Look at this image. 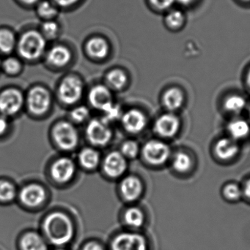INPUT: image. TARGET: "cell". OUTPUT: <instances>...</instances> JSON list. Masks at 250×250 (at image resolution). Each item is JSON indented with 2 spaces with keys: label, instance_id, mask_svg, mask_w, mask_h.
I'll return each mask as SVG.
<instances>
[{
  "label": "cell",
  "instance_id": "obj_1",
  "mask_svg": "<svg viewBox=\"0 0 250 250\" xmlns=\"http://www.w3.org/2000/svg\"><path fill=\"white\" fill-rule=\"evenodd\" d=\"M51 248H68L76 239L78 226L67 213L54 211L45 214L39 229Z\"/></svg>",
  "mask_w": 250,
  "mask_h": 250
},
{
  "label": "cell",
  "instance_id": "obj_2",
  "mask_svg": "<svg viewBox=\"0 0 250 250\" xmlns=\"http://www.w3.org/2000/svg\"><path fill=\"white\" fill-rule=\"evenodd\" d=\"M46 43V40L39 30L29 29L18 38L16 49L22 58L27 61H34L44 55Z\"/></svg>",
  "mask_w": 250,
  "mask_h": 250
},
{
  "label": "cell",
  "instance_id": "obj_3",
  "mask_svg": "<svg viewBox=\"0 0 250 250\" xmlns=\"http://www.w3.org/2000/svg\"><path fill=\"white\" fill-rule=\"evenodd\" d=\"M107 246L108 250H150L149 240L142 231L123 229L110 236Z\"/></svg>",
  "mask_w": 250,
  "mask_h": 250
},
{
  "label": "cell",
  "instance_id": "obj_4",
  "mask_svg": "<svg viewBox=\"0 0 250 250\" xmlns=\"http://www.w3.org/2000/svg\"><path fill=\"white\" fill-rule=\"evenodd\" d=\"M16 250H50L51 249L38 229L22 230L16 240Z\"/></svg>",
  "mask_w": 250,
  "mask_h": 250
},
{
  "label": "cell",
  "instance_id": "obj_5",
  "mask_svg": "<svg viewBox=\"0 0 250 250\" xmlns=\"http://www.w3.org/2000/svg\"><path fill=\"white\" fill-rule=\"evenodd\" d=\"M144 158L152 166H159L168 160L170 155V146L161 141L152 140L144 146Z\"/></svg>",
  "mask_w": 250,
  "mask_h": 250
},
{
  "label": "cell",
  "instance_id": "obj_6",
  "mask_svg": "<svg viewBox=\"0 0 250 250\" xmlns=\"http://www.w3.org/2000/svg\"><path fill=\"white\" fill-rule=\"evenodd\" d=\"M46 195L41 185L32 184L24 187L19 194V201L27 209L35 210L41 208L45 201Z\"/></svg>",
  "mask_w": 250,
  "mask_h": 250
},
{
  "label": "cell",
  "instance_id": "obj_7",
  "mask_svg": "<svg viewBox=\"0 0 250 250\" xmlns=\"http://www.w3.org/2000/svg\"><path fill=\"white\" fill-rule=\"evenodd\" d=\"M54 140L62 149L71 150L77 146L79 135L74 126L68 123H59L54 127Z\"/></svg>",
  "mask_w": 250,
  "mask_h": 250
},
{
  "label": "cell",
  "instance_id": "obj_8",
  "mask_svg": "<svg viewBox=\"0 0 250 250\" xmlns=\"http://www.w3.org/2000/svg\"><path fill=\"white\" fill-rule=\"evenodd\" d=\"M22 105L23 95L17 89H6L0 94V113L4 117L17 114Z\"/></svg>",
  "mask_w": 250,
  "mask_h": 250
},
{
  "label": "cell",
  "instance_id": "obj_9",
  "mask_svg": "<svg viewBox=\"0 0 250 250\" xmlns=\"http://www.w3.org/2000/svg\"><path fill=\"white\" fill-rule=\"evenodd\" d=\"M88 140L94 145L104 146L111 139L112 131L104 120H92L86 129Z\"/></svg>",
  "mask_w": 250,
  "mask_h": 250
},
{
  "label": "cell",
  "instance_id": "obj_10",
  "mask_svg": "<svg viewBox=\"0 0 250 250\" xmlns=\"http://www.w3.org/2000/svg\"><path fill=\"white\" fill-rule=\"evenodd\" d=\"M29 111L41 115L48 111L51 105V98L48 91L42 87H35L29 92L27 98Z\"/></svg>",
  "mask_w": 250,
  "mask_h": 250
},
{
  "label": "cell",
  "instance_id": "obj_11",
  "mask_svg": "<svg viewBox=\"0 0 250 250\" xmlns=\"http://www.w3.org/2000/svg\"><path fill=\"white\" fill-rule=\"evenodd\" d=\"M146 220L143 210L137 207L126 208L120 218L123 229L134 231H141L146 224Z\"/></svg>",
  "mask_w": 250,
  "mask_h": 250
},
{
  "label": "cell",
  "instance_id": "obj_12",
  "mask_svg": "<svg viewBox=\"0 0 250 250\" xmlns=\"http://www.w3.org/2000/svg\"><path fill=\"white\" fill-rule=\"evenodd\" d=\"M82 91L80 81L76 78L68 77L65 79L60 84L59 95L64 104H73L80 99Z\"/></svg>",
  "mask_w": 250,
  "mask_h": 250
},
{
  "label": "cell",
  "instance_id": "obj_13",
  "mask_svg": "<svg viewBox=\"0 0 250 250\" xmlns=\"http://www.w3.org/2000/svg\"><path fill=\"white\" fill-rule=\"evenodd\" d=\"M180 127L181 121L177 116L173 114H165L157 120L154 130L159 136L170 138L179 132Z\"/></svg>",
  "mask_w": 250,
  "mask_h": 250
},
{
  "label": "cell",
  "instance_id": "obj_14",
  "mask_svg": "<svg viewBox=\"0 0 250 250\" xmlns=\"http://www.w3.org/2000/svg\"><path fill=\"white\" fill-rule=\"evenodd\" d=\"M127 167L126 157L120 152L114 151L106 157L104 170L110 177H119L123 174Z\"/></svg>",
  "mask_w": 250,
  "mask_h": 250
},
{
  "label": "cell",
  "instance_id": "obj_15",
  "mask_svg": "<svg viewBox=\"0 0 250 250\" xmlns=\"http://www.w3.org/2000/svg\"><path fill=\"white\" fill-rule=\"evenodd\" d=\"M120 195L126 202L137 201L142 195L143 186L138 178L128 176L122 181L120 185Z\"/></svg>",
  "mask_w": 250,
  "mask_h": 250
},
{
  "label": "cell",
  "instance_id": "obj_16",
  "mask_svg": "<svg viewBox=\"0 0 250 250\" xmlns=\"http://www.w3.org/2000/svg\"><path fill=\"white\" fill-rule=\"evenodd\" d=\"M74 163L67 157L59 159L51 167V176L61 183L68 182L74 176Z\"/></svg>",
  "mask_w": 250,
  "mask_h": 250
},
{
  "label": "cell",
  "instance_id": "obj_17",
  "mask_svg": "<svg viewBox=\"0 0 250 250\" xmlns=\"http://www.w3.org/2000/svg\"><path fill=\"white\" fill-rule=\"evenodd\" d=\"M122 124L128 132L138 133L145 129L146 118L139 110H129L122 117Z\"/></svg>",
  "mask_w": 250,
  "mask_h": 250
},
{
  "label": "cell",
  "instance_id": "obj_18",
  "mask_svg": "<svg viewBox=\"0 0 250 250\" xmlns=\"http://www.w3.org/2000/svg\"><path fill=\"white\" fill-rule=\"evenodd\" d=\"M87 53L92 58L103 60L110 53V44L101 36H93L88 39L85 45Z\"/></svg>",
  "mask_w": 250,
  "mask_h": 250
},
{
  "label": "cell",
  "instance_id": "obj_19",
  "mask_svg": "<svg viewBox=\"0 0 250 250\" xmlns=\"http://www.w3.org/2000/svg\"><path fill=\"white\" fill-rule=\"evenodd\" d=\"M89 101L91 105L97 109H105L113 104L112 94L108 88L102 85L94 86L89 94Z\"/></svg>",
  "mask_w": 250,
  "mask_h": 250
},
{
  "label": "cell",
  "instance_id": "obj_20",
  "mask_svg": "<svg viewBox=\"0 0 250 250\" xmlns=\"http://www.w3.org/2000/svg\"><path fill=\"white\" fill-rule=\"evenodd\" d=\"M214 152L220 160L227 161L234 158L239 154V146L232 138H222L216 143Z\"/></svg>",
  "mask_w": 250,
  "mask_h": 250
},
{
  "label": "cell",
  "instance_id": "obj_21",
  "mask_svg": "<svg viewBox=\"0 0 250 250\" xmlns=\"http://www.w3.org/2000/svg\"><path fill=\"white\" fill-rule=\"evenodd\" d=\"M46 59L51 65L63 67L67 65L71 60V52L65 45H54L47 52Z\"/></svg>",
  "mask_w": 250,
  "mask_h": 250
},
{
  "label": "cell",
  "instance_id": "obj_22",
  "mask_svg": "<svg viewBox=\"0 0 250 250\" xmlns=\"http://www.w3.org/2000/svg\"><path fill=\"white\" fill-rule=\"evenodd\" d=\"M184 102V95L180 89L172 87L165 91L162 97L163 105L169 111L179 109Z\"/></svg>",
  "mask_w": 250,
  "mask_h": 250
},
{
  "label": "cell",
  "instance_id": "obj_23",
  "mask_svg": "<svg viewBox=\"0 0 250 250\" xmlns=\"http://www.w3.org/2000/svg\"><path fill=\"white\" fill-rule=\"evenodd\" d=\"M227 129L230 138L236 141L247 138L250 133L249 123L242 119H238L230 122L227 125Z\"/></svg>",
  "mask_w": 250,
  "mask_h": 250
},
{
  "label": "cell",
  "instance_id": "obj_24",
  "mask_svg": "<svg viewBox=\"0 0 250 250\" xmlns=\"http://www.w3.org/2000/svg\"><path fill=\"white\" fill-rule=\"evenodd\" d=\"M35 11L44 21L54 20L60 13V9L51 0H41L35 6Z\"/></svg>",
  "mask_w": 250,
  "mask_h": 250
},
{
  "label": "cell",
  "instance_id": "obj_25",
  "mask_svg": "<svg viewBox=\"0 0 250 250\" xmlns=\"http://www.w3.org/2000/svg\"><path fill=\"white\" fill-rule=\"evenodd\" d=\"M18 39L14 32L8 29H0V52L9 54L16 49Z\"/></svg>",
  "mask_w": 250,
  "mask_h": 250
},
{
  "label": "cell",
  "instance_id": "obj_26",
  "mask_svg": "<svg viewBox=\"0 0 250 250\" xmlns=\"http://www.w3.org/2000/svg\"><path fill=\"white\" fill-rule=\"evenodd\" d=\"M39 31L46 41H53L60 36L61 27L56 19L44 21L41 23Z\"/></svg>",
  "mask_w": 250,
  "mask_h": 250
},
{
  "label": "cell",
  "instance_id": "obj_27",
  "mask_svg": "<svg viewBox=\"0 0 250 250\" xmlns=\"http://www.w3.org/2000/svg\"><path fill=\"white\" fill-rule=\"evenodd\" d=\"M81 164L88 169L96 167L100 161V156L98 151L92 148H84L79 155Z\"/></svg>",
  "mask_w": 250,
  "mask_h": 250
},
{
  "label": "cell",
  "instance_id": "obj_28",
  "mask_svg": "<svg viewBox=\"0 0 250 250\" xmlns=\"http://www.w3.org/2000/svg\"><path fill=\"white\" fill-rule=\"evenodd\" d=\"M192 161L190 156L183 151H179L175 155L173 160V167L176 171L185 173L192 167Z\"/></svg>",
  "mask_w": 250,
  "mask_h": 250
},
{
  "label": "cell",
  "instance_id": "obj_29",
  "mask_svg": "<svg viewBox=\"0 0 250 250\" xmlns=\"http://www.w3.org/2000/svg\"><path fill=\"white\" fill-rule=\"evenodd\" d=\"M186 17L184 13L180 10H171L164 18L165 24L171 29H180L184 24Z\"/></svg>",
  "mask_w": 250,
  "mask_h": 250
},
{
  "label": "cell",
  "instance_id": "obj_30",
  "mask_svg": "<svg viewBox=\"0 0 250 250\" xmlns=\"http://www.w3.org/2000/svg\"><path fill=\"white\" fill-rule=\"evenodd\" d=\"M246 100L241 95H233L226 98L224 107L229 112L233 114H239L246 107Z\"/></svg>",
  "mask_w": 250,
  "mask_h": 250
},
{
  "label": "cell",
  "instance_id": "obj_31",
  "mask_svg": "<svg viewBox=\"0 0 250 250\" xmlns=\"http://www.w3.org/2000/svg\"><path fill=\"white\" fill-rule=\"evenodd\" d=\"M16 197V189L14 185L7 181H0V204H10Z\"/></svg>",
  "mask_w": 250,
  "mask_h": 250
},
{
  "label": "cell",
  "instance_id": "obj_32",
  "mask_svg": "<svg viewBox=\"0 0 250 250\" xmlns=\"http://www.w3.org/2000/svg\"><path fill=\"white\" fill-rule=\"evenodd\" d=\"M107 82L114 89H121L127 82V76L121 70H114L107 75Z\"/></svg>",
  "mask_w": 250,
  "mask_h": 250
},
{
  "label": "cell",
  "instance_id": "obj_33",
  "mask_svg": "<svg viewBox=\"0 0 250 250\" xmlns=\"http://www.w3.org/2000/svg\"><path fill=\"white\" fill-rule=\"evenodd\" d=\"M223 193L226 200L235 202L242 198L243 190L236 184L229 183L223 188Z\"/></svg>",
  "mask_w": 250,
  "mask_h": 250
},
{
  "label": "cell",
  "instance_id": "obj_34",
  "mask_svg": "<svg viewBox=\"0 0 250 250\" xmlns=\"http://www.w3.org/2000/svg\"><path fill=\"white\" fill-rule=\"evenodd\" d=\"M1 67L7 74L15 75L20 71L22 64L17 59L14 57H8L1 63Z\"/></svg>",
  "mask_w": 250,
  "mask_h": 250
},
{
  "label": "cell",
  "instance_id": "obj_35",
  "mask_svg": "<svg viewBox=\"0 0 250 250\" xmlns=\"http://www.w3.org/2000/svg\"><path fill=\"white\" fill-rule=\"evenodd\" d=\"M121 151L125 157L135 158L139 153V146L135 141H128L122 145Z\"/></svg>",
  "mask_w": 250,
  "mask_h": 250
},
{
  "label": "cell",
  "instance_id": "obj_36",
  "mask_svg": "<svg viewBox=\"0 0 250 250\" xmlns=\"http://www.w3.org/2000/svg\"><path fill=\"white\" fill-rule=\"evenodd\" d=\"M79 250H108L107 245L97 239H89L85 241Z\"/></svg>",
  "mask_w": 250,
  "mask_h": 250
},
{
  "label": "cell",
  "instance_id": "obj_37",
  "mask_svg": "<svg viewBox=\"0 0 250 250\" xmlns=\"http://www.w3.org/2000/svg\"><path fill=\"white\" fill-rule=\"evenodd\" d=\"M104 114V121L108 123V122H113L119 118L120 116V110L117 105L111 104L105 109L103 110Z\"/></svg>",
  "mask_w": 250,
  "mask_h": 250
},
{
  "label": "cell",
  "instance_id": "obj_38",
  "mask_svg": "<svg viewBox=\"0 0 250 250\" xmlns=\"http://www.w3.org/2000/svg\"><path fill=\"white\" fill-rule=\"evenodd\" d=\"M89 111L85 106L78 107L72 111L70 117L76 123H82L89 117Z\"/></svg>",
  "mask_w": 250,
  "mask_h": 250
},
{
  "label": "cell",
  "instance_id": "obj_39",
  "mask_svg": "<svg viewBox=\"0 0 250 250\" xmlns=\"http://www.w3.org/2000/svg\"><path fill=\"white\" fill-rule=\"evenodd\" d=\"M151 7L158 10H167L171 8L176 0H148Z\"/></svg>",
  "mask_w": 250,
  "mask_h": 250
},
{
  "label": "cell",
  "instance_id": "obj_40",
  "mask_svg": "<svg viewBox=\"0 0 250 250\" xmlns=\"http://www.w3.org/2000/svg\"><path fill=\"white\" fill-rule=\"evenodd\" d=\"M59 9L72 8L79 4L82 0H51Z\"/></svg>",
  "mask_w": 250,
  "mask_h": 250
},
{
  "label": "cell",
  "instance_id": "obj_41",
  "mask_svg": "<svg viewBox=\"0 0 250 250\" xmlns=\"http://www.w3.org/2000/svg\"><path fill=\"white\" fill-rule=\"evenodd\" d=\"M8 121L4 116H0V135L5 133L6 131L8 129Z\"/></svg>",
  "mask_w": 250,
  "mask_h": 250
},
{
  "label": "cell",
  "instance_id": "obj_42",
  "mask_svg": "<svg viewBox=\"0 0 250 250\" xmlns=\"http://www.w3.org/2000/svg\"><path fill=\"white\" fill-rule=\"evenodd\" d=\"M18 2L21 3L23 6L26 7H32V6H36V4L39 2L41 0H16Z\"/></svg>",
  "mask_w": 250,
  "mask_h": 250
},
{
  "label": "cell",
  "instance_id": "obj_43",
  "mask_svg": "<svg viewBox=\"0 0 250 250\" xmlns=\"http://www.w3.org/2000/svg\"><path fill=\"white\" fill-rule=\"evenodd\" d=\"M243 194L250 201V179L247 181L244 187Z\"/></svg>",
  "mask_w": 250,
  "mask_h": 250
},
{
  "label": "cell",
  "instance_id": "obj_44",
  "mask_svg": "<svg viewBox=\"0 0 250 250\" xmlns=\"http://www.w3.org/2000/svg\"><path fill=\"white\" fill-rule=\"evenodd\" d=\"M194 0H176V2H179L183 5H188V4H192Z\"/></svg>",
  "mask_w": 250,
  "mask_h": 250
},
{
  "label": "cell",
  "instance_id": "obj_45",
  "mask_svg": "<svg viewBox=\"0 0 250 250\" xmlns=\"http://www.w3.org/2000/svg\"><path fill=\"white\" fill-rule=\"evenodd\" d=\"M247 83H248V87L250 89V68L248 70V75H247Z\"/></svg>",
  "mask_w": 250,
  "mask_h": 250
},
{
  "label": "cell",
  "instance_id": "obj_46",
  "mask_svg": "<svg viewBox=\"0 0 250 250\" xmlns=\"http://www.w3.org/2000/svg\"><path fill=\"white\" fill-rule=\"evenodd\" d=\"M50 250H70L68 248H51Z\"/></svg>",
  "mask_w": 250,
  "mask_h": 250
},
{
  "label": "cell",
  "instance_id": "obj_47",
  "mask_svg": "<svg viewBox=\"0 0 250 250\" xmlns=\"http://www.w3.org/2000/svg\"><path fill=\"white\" fill-rule=\"evenodd\" d=\"M242 1H245V2H250V0H242Z\"/></svg>",
  "mask_w": 250,
  "mask_h": 250
},
{
  "label": "cell",
  "instance_id": "obj_48",
  "mask_svg": "<svg viewBox=\"0 0 250 250\" xmlns=\"http://www.w3.org/2000/svg\"><path fill=\"white\" fill-rule=\"evenodd\" d=\"M1 61H0V67H1Z\"/></svg>",
  "mask_w": 250,
  "mask_h": 250
},
{
  "label": "cell",
  "instance_id": "obj_49",
  "mask_svg": "<svg viewBox=\"0 0 250 250\" xmlns=\"http://www.w3.org/2000/svg\"></svg>",
  "mask_w": 250,
  "mask_h": 250
}]
</instances>
